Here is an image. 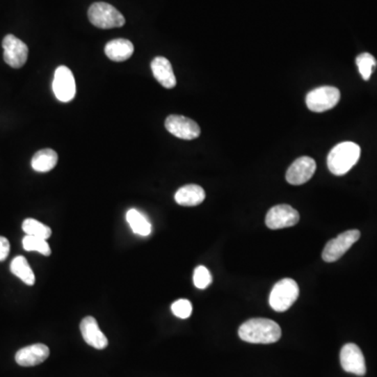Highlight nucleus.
<instances>
[{
  "label": "nucleus",
  "mask_w": 377,
  "mask_h": 377,
  "mask_svg": "<svg viewBox=\"0 0 377 377\" xmlns=\"http://www.w3.org/2000/svg\"><path fill=\"white\" fill-rule=\"evenodd\" d=\"M356 65H358L362 79L364 81H368L371 78L373 70L376 67L377 62L371 54L364 53L356 57Z\"/></svg>",
  "instance_id": "nucleus-23"
},
{
  "label": "nucleus",
  "mask_w": 377,
  "mask_h": 377,
  "mask_svg": "<svg viewBox=\"0 0 377 377\" xmlns=\"http://www.w3.org/2000/svg\"><path fill=\"white\" fill-rule=\"evenodd\" d=\"M126 220L129 225L130 229L136 235L147 237L152 232V225L146 216L136 209H130L126 214Z\"/></svg>",
  "instance_id": "nucleus-19"
},
{
  "label": "nucleus",
  "mask_w": 377,
  "mask_h": 377,
  "mask_svg": "<svg viewBox=\"0 0 377 377\" xmlns=\"http://www.w3.org/2000/svg\"><path fill=\"white\" fill-rule=\"evenodd\" d=\"M171 310L174 316L177 318L188 319L191 316L193 307H192L191 302L188 300L180 299L172 304Z\"/></svg>",
  "instance_id": "nucleus-25"
},
{
  "label": "nucleus",
  "mask_w": 377,
  "mask_h": 377,
  "mask_svg": "<svg viewBox=\"0 0 377 377\" xmlns=\"http://www.w3.org/2000/svg\"><path fill=\"white\" fill-rule=\"evenodd\" d=\"M316 163L310 157H302L296 159L287 172V180L294 186H300L312 179L316 172Z\"/></svg>",
  "instance_id": "nucleus-12"
},
{
  "label": "nucleus",
  "mask_w": 377,
  "mask_h": 377,
  "mask_svg": "<svg viewBox=\"0 0 377 377\" xmlns=\"http://www.w3.org/2000/svg\"><path fill=\"white\" fill-rule=\"evenodd\" d=\"M10 242L3 236H0V261L6 260L9 256Z\"/></svg>",
  "instance_id": "nucleus-26"
},
{
  "label": "nucleus",
  "mask_w": 377,
  "mask_h": 377,
  "mask_svg": "<svg viewBox=\"0 0 377 377\" xmlns=\"http://www.w3.org/2000/svg\"><path fill=\"white\" fill-rule=\"evenodd\" d=\"M53 90L60 102L67 103L76 97L77 87L72 70L66 66L56 70L53 81Z\"/></svg>",
  "instance_id": "nucleus-7"
},
{
  "label": "nucleus",
  "mask_w": 377,
  "mask_h": 377,
  "mask_svg": "<svg viewBox=\"0 0 377 377\" xmlns=\"http://www.w3.org/2000/svg\"><path fill=\"white\" fill-rule=\"evenodd\" d=\"M22 246L28 252H38L43 256H51V246L47 240L35 236L26 235L22 239Z\"/></svg>",
  "instance_id": "nucleus-22"
},
{
  "label": "nucleus",
  "mask_w": 377,
  "mask_h": 377,
  "mask_svg": "<svg viewBox=\"0 0 377 377\" xmlns=\"http://www.w3.org/2000/svg\"><path fill=\"white\" fill-rule=\"evenodd\" d=\"M174 198L179 206L196 207L202 204L206 198V193L204 188L198 184H186L177 190Z\"/></svg>",
  "instance_id": "nucleus-16"
},
{
  "label": "nucleus",
  "mask_w": 377,
  "mask_h": 377,
  "mask_svg": "<svg viewBox=\"0 0 377 377\" xmlns=\"http://www.w3.org/2000/svg\"><path fill=\"white\" fill-rule=\"evenodd\" d=\"M49 356V349L45 344L26 346L16 353L15 360L19 366L33 367L42 364Z\"/></svg>",
  "instance_id": "nucleus-14"
},
{
  "label": "nucleus",
  "mask_w": 377,
  "mask_h": 377,
  "mask_svg": "<svg viewBox=\"0 0 377 377\" xmlns=\"http://www.w3.org/2000/svg\"><path fill=\"white\" fill-rule=\"evenodd\" d=\"M242 341L252 344H273L279 341L282 331L279 325L268 319H250L238 330Z\"/></svg>",
  "instance_id": "nucleus-1"
},
{
  "label": "nucleus",
  "mask_w": 377,
  "mask_h": 377,
  "mask_svg": "<svg viewBox=\"0 0 377 377\" xmlns=\"http://www.w3.org/2000/svg\"><path fill=\"white\" fill-rule=\"evenodd\" d=\"M58 163V154L53 149H42L33 157L31 165L33 169L40 173L51 171Z\"/></svg>",
  "instance_id": "nucleus-18"
},
{
  "label": "nucleus",
  "mask_w": 377,
  "mask_h": 377,
  "mask_svg": "<svg viewBox=\"0 0 377 377\" xmlns=\"http://www.w3.org/2000/svg\"><path fill=\"white\" fill-rule=\"evenodd\" d=\"M300 220V214L289 204H278L267 212L265 223L271 230H281L294 227Z\"/></svg>",
  "instance_id": "nucleus-8"
},
{
  "label": "nucleus",
  "mask_w": 377,
  "mask_h": 377,
  "mask_svg": "<svg viewBox=\"0 0 377 377\" xmlns=\"http://www.w3.org/2000/svg\"><path fill=\"white\" fill-rule=\"evenodd\" d=\"M151 70H152L153 76L157 79V82L163 85L165 88L171 89L175 87V74H174L173 68L167 58H154L151 63Z\"/></svg>",
  "instance_id": "nucleus-15"
},
{
  "label": "nucleus",
  "mask_w": 377,
  "mask_h": 377,
  "mask_svg": "<svg viewBox=\"0 0 377 377\" xmlns=\"http://www.w3.org/2000/svg\"><path fill=\"white\" fill-rule=\"evenodd\" d=\"M341 93L337 87L321 86L310 91L306 96V105L314 113L330 111L339 103Z\"/></svg>",
  "instance_id": "nucleus-5"
},
{
  "label": "nucleus",
  "mask_w": 377,
  "mask_h": 377,
  "mask_svg": "<svg viewBox=\"0 0 377 377\" xmlns=\"http://www.w3.org/2000/svg\"><path fill=\"white\" fill-rule=\"evenodd\" d=\"M88 18L91 24L103 30L121 28L126 22L123 14L106 3H93L88 10Z\"/></svg>",
  "instance_id": "nucleus-4"
},
{
  "label": "nucleus",
  "mask_w": 377,
  "mask_h": 377,
  "mask_svg": "<svg viewBox=\"0 0 377 377\" xmlns=\"http://www.w3.org/2000/svg\"><path fill=\"white\" fill-rule=\"evenodd\" d=\"M165 127L170 134L182 140L192 141L200 136V127L195 121L184 115H171L166 119Z\"/></svg>",
  "instance_id": "nucleus-9"
},
{
  "label": "nucleus",
  "mask_w": 377,
  "mask_h": 377,
  "mask_svg": "<svg viewBox=\"0 0 377 377\" xmlns=\"http://www.w3.org/2000/svg\"><path fill=\"white\" fill-rule=\"evenodd\" d=\"M11 271L26 285L32 287L35 284L36 278H35L34 271L31 268L28 260L24 256H17L13 259L11 262Z\"/></svg>",
  "instance_id": "nucleus-20"
},
{
  "label": "nucleus",
  "mask_w": 377,
  "mask_h": 377,
  "mask_svg": "<svg viewBox=\"0 0 377 377\" xmlns=\"http://www.w3.org/2000/svg\"><path fill=\"white\" fill-rule=\"evenodd\" d=\"M193 281L198 289H204L212 283V275L206 266L200 265L194 271Z\"/></svg>",
  "instance_id": "nucleus-24"
},
{
  "label": "nucleus",
  "mask_w": 377,
  "mask_h": 377,
  "mask_svg": "<svg viewBox=\"0 0 377 377\" xmlns=\"http://www.w3.org/2000/svg\"><path fill=\"white\" fill-rule=\"evenodd\" d=\"M134 53V45L127 39H113L105 45V54L113 61H126Z\"/></svg>",
  "instance_id": "nucleus-17"
},
{
  "label": "nucleus",
  "mask_w": 377,
  "mask_h": 377,
  "mask_svg": "<svg viewBox=\"0 0 377 377\" xmlns=\"http://www.w3.org/2000/svg\"><path fill=\"white\" fill-rule=\"evenodd\" d=\"M80 330L83 339L91 347L102 350L109 346V339L102 332L96 319L93 316H86L83 319L80 324Z\"/></svg>",
  "instance_id": "nucleus-13"
},
{
  "label": "nucleus",
  "mask_w": 377,
  "mask_h": 377,
  "mask_svg": "<svg viewBox=\"0 0 377 377\" xmlns=\"http://www.w3.org/2000/svg\"><path fill=\"white\" fill-rule=\"evenodd\" d=\"M342 368L344 371L358 376H364L366 374V362H364V354L355 344H346L341 350L339 354Z\"/></svg>",
  "instance_id": "nucleus-11"
},
{
  "label": "nucleus",
  "mask_w": 377,
  "mask_h": 377,
  "mask_svg": "<svg viewBox=\"0 0 377 377\" xmlns=\"http://www.w3.org/2000/svg\"><path fill=\"white\" fill-rule=\"evenodd\" d=\"M22 230L26 235L35 236L47 240L51 236V227L43 225L36 219L28 218L22 223Z\"/></svg>",
  "instance_id": "nucleus-21"
},
{
  "label": "nucleus",
  "mask_w": 377,
  "mask_h": 377,
  "mask_svg": "<svg viewBox=\"0 0 377 377\" xmlns=\"http://www.w3.org/2000/svg\"><path fill=\"white\" fill-rule=\"evenodd\" d=\"M3 59L8 65L20 68L26 64L29 56V47L24 41L14 35H7L3 38Z\"/></svg>",
  "instance_id": "nucleus-10"
},
{
  "label": "nucleus",
  "mask_w": 377,
  "mask_h": 377,
  "mask_svg": "<svg viewBox=\"0 0 377 377\" xmlns=\"http://www.w3.org/2000/svg\"><path fill=\"white\" fill-rule=\"evenodd\" d=\"M360 157V148L352 142H343L331 149L327 157L329 171L341 176L349 172L355 166Z\"/></svg>",
  "instance_id": "nucleus-2"
},
{
  "label": "nucleus",
  "mask_w": 377,
  "mask_h": 377,
  "mask_svg": "<svg viewBox=\"0 0 377 377\" xmlns=\"http://www.w3.org/2000/svg\"><path fill=\"white\" fill-rule=\"evenodd\" d=\"M360 237V232L358 230H350L339 234L337 238L327 242L322 252L323 260L328 263L339 260Z\"/></svg>",
  "instance_id": "nucleus-6"
},
{
  "label": "nucleus",
  "mask_w": 377,
  "mask_h": 377,
  "mask_svg": "<svg viewBox=\"0 0 377 377\" xmlns=\"http://www.w3.org/2000/svg\"><path fill=\"white\" fill-rule=\"evenodd\" d=\"M300 289L295 280L285 278L275 283L269 295V305L278 312H287L297 301Z\"/></svg>",
  "instance_id": "nucleus-3"
}]
</instances>
